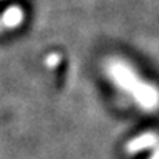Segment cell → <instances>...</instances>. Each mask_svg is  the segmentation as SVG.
<instances>
[{"label": "cell", "mask_w": 159, "mask_h": 159, "mask_svg": "<svg viewBox=\"0 0 159 159\" xmlns=\"http://www.w3.org/2000/svg\"><path fill=\"white\" fill-rule=\"evenodd\" d=\"M108 74L114 80V84L124 90L125 93L131 94V98L147 110H155L156 107V90L144 82L136 76V73L124 62H113L108 66Z\"/></svg>", "instance_id": "6da1fadb"}, {"label": "cell", "mask_w": 159, "mask_h": 159, "mask_svg": "<svg viewBox=\"0 0 159 159\" xmlns=\"http://www.w3.org/2000/svg\"><path fill=\"white\" fill-rule=\"evenodd\" d=\"M23 20V11L19 6H11L6 9L0 19V23H3L6 28H16Z\"/></svg>", "instance_id": "7a4b0ae2"}]
</instances>
